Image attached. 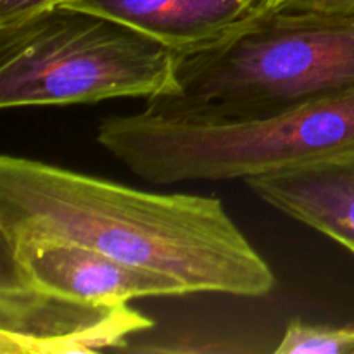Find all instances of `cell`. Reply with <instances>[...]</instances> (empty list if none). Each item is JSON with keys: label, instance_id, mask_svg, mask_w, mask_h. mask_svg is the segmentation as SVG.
Wrapping results in <instances>:
<instances>
[{"label": "cell", "instance_id": "6da1fadb", "mask_svg": "<svg viewBox=\"0 0 354 354\" xmlns=\"http://www.w3.org/2000/svg\"><path fill=\"white\" fill-rule=\"evenodd\" d=\"M0 242L85 245L190 294L265 297L277 286L218 197L149 192L19 156L0 158Z\"/></svg>", "mask_w": 354, "mask_h": 354}, {"label": "cell", "instance_id": "7a4b0ae2", "mask_svg": "<svg viewBox=\"0 0 354 354\" xmlns=\"http://www.w3.org/2000/svg\"><path fill=\"white\" fill-rule=\"evenodd\" d=\"M354 92V17L258 3L223 37L175 57L171 88L145 100L166 120L239 121Z\"/></svg>", "mask_w": 354, "mask_h": 354}, {"label": "cell", "instance_id": "3957f363", "mask_svg": "<svg viewBox=\"0 0 354 354\" xmlns=\"http://www.w3.org/2000/svg\"><path fill=\"white\" fill-rule=\"evenodd\" d=\"M97 142L154 185L245 182L354 145V92L239 121L113 114L99 123Z\"/></svg>", "mask_w": 354, "mask_h": 354}, {"label": "cell", "instance_id": "277c9868", "mask_svg": "<svg viewBox=\"0 0 354 354\" xmlns=\"http://www.w3.org/2000/svg\"><path fill=\"white\" fill-rule=\"evenodd\" d=\"M175 57L133 28L57 6L0 30V107L151 100L171 88Z\"/></svg>", "mask_w": 354, "mask_h": 354}, {"label": "cell", "instance_id": "5b68a950", "mask_svg": "<svg viewBox=\"0 0 354 354\" xmlns=\"http://www.w3.org/2000/svg\"><path fill=\"white\" fill-rule=\"evenodd\" d=\"M154 327L130 304H104L48 292L0 277V353L93 354L124 349Z\"/></svg>", "mask_w": 354, "mask_h": 354}, {"label": "cell", "instance_id": "8992f818", "mask_svg": "<svg viewBox=\"0 0 354 354\" xmlns=\"http://www.w3.org/2000/svg\"><path fill=\"white\" fill-rule=\"evenodd\" d=\"M0 277L48 292L104 304L190 294L176 279L128 265L85 245L45 242L0 248Z\"/></svg>", "mask_w": 354, "mask_h": 354}, {"label": "cell", "instance_id": "52a82bcc", "mask_svg": "<svg viewBox=\"0 0 354 354\" xmlns=\"http://www.w3.org/2000/svg\"><path fill=\"white\" fill-rule=\"evenodd\" d=\"M245 183L263 203L354 254V145Z\"/></svg>", "mask_w": 354, "mask_h": 354}, {"label": "cell", "instance_id": "ba28073f", "mask_svg": "<svg viewBox=\"0 0 354 354\" xmlns=\"http://www.w3.org/2000/svg\"><path fill=\"white\" fill-rule=\"evenodd\" d=\"M259 0H61L140 31L175 54L223 37L258 7Z\"/></svg>", "mask_w": 354, "mask_h": 354}, {"label": "cell", "instance_id": "9c48e42d", "mask_svg": "<svg viewBox=\"0 0 354 354\" xmlns=\"http://www.w3.org/2000/svg\"><path fill=\"white\" fill-rule=\"evenodd\" d=\"M275 354H354V327H328L292 322Z\"/></svg>", "mask_w": 354, "mask_h": 354}, {"label": "cell", "instance_id": "30bf717a", "mask_svg": "<svg viewBox=\"0 0 354 354\" xmlns=\"http://www.w3.org/2000/svg\"><path fill=\"white\" fill-rule=\"evenodd\" d=\"M259 6L282 12L354 17V0H259Z\"/></svg>", "mask_w": 354, "mask_h": 354}, {"label": "cell", "instance_id": "8fae6325", "mask_svg": "<svg viewBox=\"0 0 354 354\" xmlns=\"http://www.w3.org/2000/svg\"><path fill=\"white\" fill-rule=\"evenodd\" d=\"M61 0H0V30H9L57 7Z\"/></svg>", "mask_w": 354, "mask_h": 354}]
</instances>
